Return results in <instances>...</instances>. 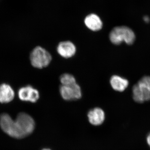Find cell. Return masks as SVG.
Here are the masks:
<instances>
[{"label": "cell", "mask_w": 150, "mask_h": 150, "mask_svg": "<svg viewBox=\"0 0 150 150\" xmlns=\"http://www.w3.org/2000/svg\"><path fill=\"white\" fill-rule=\"evenodd\" d=\"M52 57L50 53L40 46L34 48L30 53V61L33 67L43 69L50 64Z\"/></svg>", "instance_id": "4"}, {"label": "cell", "mask_w": 150, "mask_h": 150, "mask_svg": "<svg viewBox=\"0 0 150 150\" xmlns=\"http://www.w3.org/2000/svg\"><path fill=\"white\" fill-rule=\"evenodd\" d=\"M147 142L150 147V134L148 135L147 137Z\"/></svg>", "instance_id": "13"}, {"label": "cell", "mask_w": 150, "mask_h": 150, "mask_svg": "<svg viewBox=\"0 0 150 150\" xmlns=\"http://www.w3.org/2000/svg\"><path fill=\"white\" fill-rule=\"evenodd\" d=\"M110 83L114 90L123 92L128 87L129 82L126 79L117 75H114L110 78Z\"/></svg>", "instance_id": "10"}, {"label": "cell", "mask_w": 150, "mask_h": 150, "mask_svg": "<svg viewBox=\"0 0 150 150\" xmlns=\"http://www.w3.org/2000/svg\"><path fill=\"white\" fill-rule=\"evenodd\" d=\"M88 121L94 126H99L104 122L105 115L104 111L99 108H96L89 111Z\"/></svg>", "instance_id": "8"}, {"label": "cell", "mask_w": 150, "mask_h": 150, "mask_svg": "<svg viewBox=\"0 0 150 150\" xmlns=\"http://www.w3.org/2000/svg\"><path fill=\"white\" fill-rule=\"evenodd\" d=\"M84 22L86 26L93 31H98L102 28L103 23L101 20L94 14H91L86 16Z\"/></svg>", "instance_id": "11"}, {"label": "cell", "mask_w": 150, "mask_h": 150, "mask_svg": "<svg viewBox=\"0 0 150 150\" xmlns=\"http://www.w3.org/2000/svg\"><path fill=\"white\" fill-rule=\"evenodd\" d=\"M57 50L60 56L67 59L75 55L76 47L74 43L69 41H63L59 43Z\"/></svg>", "instance_id": "7"}, {"label": "cell", "mask_w": 150, "mask_h": 150, "mask_svg": "<svg viewBox=\"0 0 150 150\" xmlns=\"http://www.w3.org/2000/svg\"><path fill=\"white\" fill-rule=\"evenodd\" d=\"M111 42L115 45H119L123 42L128 45L134 43L136 35L132 29L127 26H118L114 28L110 33Z\"/></svg>", "instance_id": "2"}, {"label": "cell", "mask_w": 150, "mask_h": 150, "mask_svg": "<svg viewBox=\"0 0 150 150\" xmlns=\"http://www.w3.org/2000/svg\"><path fill=\"white\" fill-rule=\"evenodd\" d=\"M20 99L23 101L36 102L39 98V93L37 90L30 86L20 89L18 92Z\"/></svg>", "instance_id": "6"}, {"label": "cell", "mask_w": 150, "mask_h": 150, "mask_svg": "<svg viewBox=\"0 0 150 150\" xmlns=\"http://www.w3.org/2000/svg\"><path fill=\"white\" fill-rule=\"evenodd\" d=\"M42 150H51L49 149H43Z\"/></svg>", "instance_id": "14"}, {"label": "cell", "mask_w": 150, "mask_h": 150, "mask_svg": "<svg viewBox=\"0 0 150 150\" xmlns=\"http://www.w3.org/2000/svg\"><path fill=\"white\" fill-rule=\"evenodd\" d=\"M60 92L62 97L65 100L79 99L82 96L81 87L77 83L70 86L62 85Z\"/></svg>", "instance_id": "5"}, {"label": "cell", "mask_w": 150, "mask_h": 150, "mask_svg": "<svg viewBox=\"0 0 150 150\" xmlns=\"http://www.w3.org/2000/svg\"><path fill=\"white\" fill-rule=\"evenodd\" d=\"M60 81L62 85L70 86L76 83L74 76L69 74H65L60 77Z\"/></svg>", "instance_id": "12"}, {"label": "cell", "mask_w": 150, "mask_h": 150, "mask_svg": "<svg viewBox=\"0 0 150 150\" xmlns=\"http://www.w3.org/2000/svg\"><path fill=\"white\" fill-rule=\"evenodd\" d=\"M14 92L11 86L6 84L0 85V102L8 103L11 102L14 97Z\"/></svg>", "instance_id": "9"}, {"label": "cell", "mask_w": 150, "mask_h": 150, "mask_svg": "<svg viewBox=\"0 0 150 150\" xmlns=\"http://www.w3.org/2000/svg\"><path fill=\"white\" fill-rule=\"evenodd\" d=\"M0 126L10 137L21 139L33 132L35 123L30 115L25 112L19 113L15 120H13L8 114L3 113L0 116Z\"/></svg>", "instance_id": "1"}, {"label": "cell", "mask_w": 150, "mask_h": 150, "mask_svg": "<svg viewBox=\"0 0 150 150\" xmlns=\"http://www.w3.org/2000/svg\"><path fill=\"white\" fill-rule=\"evenodd\" d=\"M133 95L134 100L139 103L150 100V77H144L133 86Z\"/></svg>", "instance_id": "3"}]
</instances>
